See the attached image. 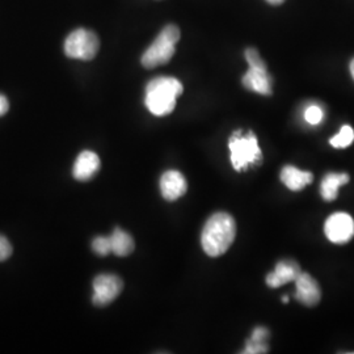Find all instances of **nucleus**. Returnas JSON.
<instances>
[{
  "label": "nucleus",
  "mask_w": 354,
  "mask_h": 354,
  "mask_svg": "<svg viewBox=\"0 0 354 354\" xmlns=\"http://www.w3.org/2000/svg\"><path fill=\"white\" fill-rule=\"evenodd\" d=\"M349 183L348 174H327L320 184V194L326 201H335L339 196V188Z\"/></svg>",
  "instance_id": "obj_14"
},
{
  "label": "nucleus",
  "mask_w": 354,
  "mask_h": 354,
  "mask_svg": "<svg viewBox=\"0 0 354 354\" xmlns=\"http://www.w3.org/2000/svg\"><path fill=\"white\" fill-rule=\"evenodd\" d=\"M289 301H290V299H289L288 295H283V297H282V302H283V304H289Z\"/></svg>",
  "instance_id": "obj_25"
},
{
  "label": "nucleus",
  "mask_w": 354,
  "mask_h": 354,
  "mask_svg": "<svg viewBox=\"0 0 354 354\" xmlns=\"http://www.w3.org/2000/svg\"><path fill=\"white\" fill-rule=\"evenodd\" d=\"M92 250L99 256H106L112 252L109 236H97L92 241Z\"/></svg>",
  "instance_id": "obj_18"
},
{
  "label": "nucleus",
  "mask_w": 354,
  "mask_h": 354,
  "mask_svg": "<svg viewBox=\"0 0 354 354\" xmlns=\"http://www.w3.org/2000/svg\"><path fill=\"white\" fill-rule=\"evenodd\" d=\"M111 239V247H112V252L115 256L124 257L134 251V241L133 238L127 234V231L121 230V228H115L113 234L109 236Z\"/></svg>",
  "instance_id": "obj_15"
},
{
  "label": "nucleus",
  "mask_w": 354,
  "mask_h": 354,
  "mask_svg": "<svg viewBox=\"0 0 354 354\" xmlns=\"http://www.w3.org/2000/svg\"><path fill=\"white\" fill-rule=\"evenodd\" d=\"M324 234L335 244H345L354 236L353 218L346 213L330 215L324 225Z\"/></svg>",
  "instance_id": "obj_7"
},
{
  "label": "nucleus",
  "mask_w": 354,
  "mask_h": 354,
  "mask_svg": "<svg viewBox=\"0 0 354 354\" xmlns=\"http://www.w3.org/2000/svg\"><path fill=\"white\" fill-rule=\"evenodd\" d=\"M295 282V298L298 302L307 306L315 307L322 298V290L315 279L308 273H302L298 276Z\"/></svg>",
  "instance_id": "obj_9"
},
{
  "label": "nucleus",
  "mask_w": 354,
  "mask_h": 354,
  "mask_svg": "<svg viewBox=\"0 0 354 354\" xmlns=\"http://www.w3.org/2000/svg\"><path fill=\"white\" fill-rule=\"evenodd\" d=\"M100 49V41L95 32L76 29L64 41V53L68 58L91 61Z\"/></svg>",
  "instance_id": "obj_6"
},
{
  "label": "nucleus",
  "mask_w": 354,
  "mask_h": 354,
  "mask_svg": "<svg viewBox=\"0 0 354 354\" xmlns=\"http://www.w3.org/2000/svg\"><path fill=\"white\" fill-rule=\"evenodd\" d=\"M8 109H10V102H8L6 96L0 95V117L7 113Z\"/></svg>",
  "instance_id": "obj_22"
},
{
  "label": "nucleus",
  "mask_w": 354,
  "mask_h": 354,
  "mask_svg": "<svg viewBox=\"0 0 354 354\" xmlns=\"http://www.w3.org/2000/svg\"><path fill=\"white\" fill-rule=\"evenodd\" d=\"M299 274H301V268L298 266V263L292 260H282L277 263L274 272L266 276V285L269 288L277 289L279 286L294 282L298 279Z\"/></svg>",
  "instance_id": "obj_11"
},
{
  "label": "nucleus",
  "mask_w": 354,
  "mask_h": 354,
  "mask_svg": "<svg viewBox=\"0 0 354 354\" xmlns=\"http://www.w3.org/2000/svg\"><path fill=\"white\" fill-rule=\"evenodd\" d=\"M354 140V130L349 125H344L340 130V133L329 140L330 146L335 149H346L349 147Z\"/></svg>",
  "instance_id": "obj_16"
},
{
  "label": "nucleus",
  "mask_w": 354,
  "mask_h": 354,
  "mask_svg": "<svg viewBox=\"0 0 354 354\" xmlns=\"http://www.w3.org/2000/svg\"><path fill=\"white\" fill-rule=\"evenodd\" d=\"M100 158L92 151H83L76 158L73 175L79 181H87L100 169Z\"/></svg>",
  "instance_id": "obj_12"
},
{
  "label": "nucleus",
  "mask_w": 354,
  "mask_h": 354,
  "mask_svg": "<svg viewBox=\"0 0 354 354\" xmlns=\"http://www.w3.org/2000/svg\"><path fill=\"white\" fill-rule=\"evenodd\" d=\"M268 352H269V345L266 342H253L250 339L245 344V351L243 353L261 354L268 353Z\"/></svg>",
  "instance_id": "obj_19"
},
{
  "label": "nucleus",
  "mask_w": 354,
  "mask_h": 354,
  "mask_svg": "<svg viewBox=\"0 0 354 354\" xmlns=\"http://www.w3.org/2000/svg\"><path fill=\"white\" fill-rule=\"evenodd\" d=\"M244 55L250 68L241 79L243 86L248 91H252L264 96H270L273 92L272 77L269 75L266 62L261 59L259 51L250 48L245 50Z\"/></svg>",
  "instance_id": "obj_5"
},
{
  "label": "nucleus",
  "mask_w": 354,
  "mask_h": 354,
  "mask_svg": "<svg viewBox=\"0 0 354 354\" xmlns=\"http://www.w3.org/2000/svg\"><path fill=\"white\" fill-rule=\"evenodd\" d=\"M281 181L292 192H299L314 181V175L307 171H301L297 167L286 165L281 169Z\"/></svg>",
  "instance_id": "obj_13"
},
{
  "label": "nucleus",
  "mask_w": 354,
  "mask_h": 354,
  "mask_svg": "<svg viewBox=\"0 0 354 354\" xmlns=\"http://www.w3.org/2000/svg\"><path fill=\"white\" fill-rule=\"evenodd\" d=\"M183 84L175 77H155L146 87L145 104L153 115L163 117L174 112L177 97L183 93Z\"/></svg>",
  "instance_id": "obj_2"
},
{
  "label": "nucleus",
  "mask_w": 354,
  "mask_h": 354,
  "mask_svg": "<svg viewBox=\"0 0 354 354\" xmlns=\"http://www.w3.org/2000/svg\"><path fill=\"white\" fill-rule=\"evenodd\" d=\"M269 4H273V6H279V4H282L285 0H266Z\"/></svg>",
  "instance_id": "obj_23"
},
{
  "label": "nucleus",
  "mask_w": 354,
  "mask_h": 354,
  "mask_svg": "<svg viewBox=\"0 0 354 354\" xmlns=\"http://www.w3.org/2000/svg\"><path fill=\"white\" fill-rule=\"evenodd\" d=\"M12 254V245L8 241L7 238L0 235V263L6 261L7 259H10V256Z\"/></svg>",
  "instance_id": "obj_20"
},
{
  "label": "nucleus",
  "mask_w": 354,
  "mask_h": 354,
  "mask_svg": "<svg viewBox=\"0 0 354 354\" xmlns=\"http://www.w3.org/2000/svg\"><path fill=\"white\" fill-rule=\"evenodd\" d=\"M269 335H270V332L266 327H256L253 329L251 340H253V342H266Z\"/></svg>",
  "instance_id": "obj_21"
},
{
  "label": "nucleus",
  "mask_w": 354,
  "mask_h": 354,
  "mask_svg": "<svg viewBox=\"0 0 354 354\" xmlns=\"http://www.w3.org/2000/svg\"><path fill=\"white\" fill-rule=\"evenodd\" d=\"M180 39L178 26L169 24L163 28L159 36L143 53L140 62L146 68H155L168 64L176 50V44Z\"/></svg>",
  "instance_id": "obj_4"
},
{
  "label": "nucleus",
  "mask_w": 354,
  "mask_h": 354,
  "mask_svg": "<svg viewBox=\"0 0 354 354\" xmlns=\"http://www.w3.org/2000/svg\"><path fill=\"white\" fill-rule=\"evenodd\" d=\"M324 118V112L319 105H310L304 112V120L310 125H319Z\"/></svg>",
  "instance_id": "obj_17"
},
{
  "label": "nucleus",
  "mask_w": 354,
  "mask_h": 354,
  "mask_svg": "<svg viewBox=\"0 0 354 354\" xmlns=\"http://www.w3.org/2000/svg\"><path fill=\"white\" fill-rule=\"evenodd\" d=\"M188 189V184L184 175L178 171L171 169L160 177V192L167 201H176L183 197Z\"/></svg>",
  "instance_id": "obj_10"
},
{
  "label": "nucleus",
  "mask_w": 354,
  "mask_h": 354,
  "mask_svg": "<svg viewBox=\"0 0 354 354\" xmlns=\"http://www.w3.org/2000/svg\"><path fill=\"white\" fill-rule=\"evenodd\" d=\"M351 74L354 79V59H352V62H351Z\"/></svg>",
  "instance_id": "obj_24"
},
{
  "label": "nucleus",
  "mask_w": 354,
  "mask_h": 354,
  "mask_svg": "<svg viewBox=\"0 0 354 354\" xmlns=\"http://www.w3.org/2000/svg\"><path fill=\"white\" fill-rule=\"evenodd\" d=\"M228 149L231 165L238 172L263 165V152L253 131H248L245 136L241 134V130L234 131L228 140Z\"/></svg>",
  "instance_id": "obj_3"
},
{
  "label": "nucleus",
  "mask_w": 354,
  "mask_h": 354,
  "mask_svg": "<svg viewBox=\"0 0 354 354\" xmlns=\"http://www.w3.org/2000/svg\"><path fill=\"white\" fill-rule=\"evenodd\" d=\"M236 236L235 219L225 212L212 215L203 226L201 244L210 257H219L228 251Z\"/></svg>",
  "instance_id": "obj_1"
},
{
  "label": "nucleus",
  "mask_w": 354,
  "mask_h": 354,
  "mask_svg": "<svg viewBox=\"0 0 354 354\" xmlns=\"http://www.w3.org/2000/svg\"><path fill=\"white\" fill-rule=\"evenodd\" d=\"M124 289V282L115 274H100L93 281L92 301L96 306L112 304Z\"/></svg>",
  "instance_id": "obj_8"
}]
</instances>
